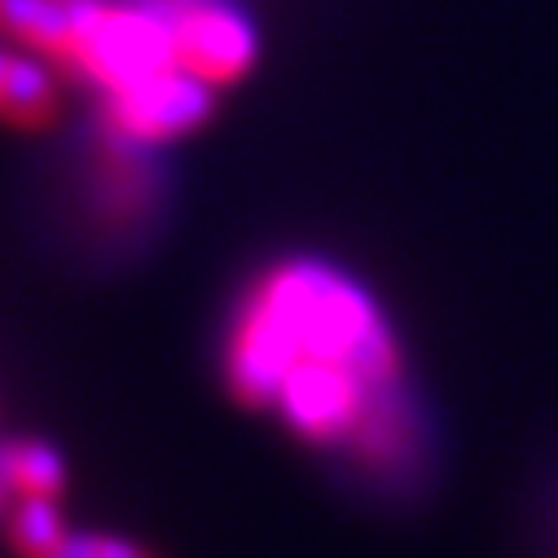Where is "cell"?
<instances>
[{
  "label": "cell",
  "instance_id": "obj_1",
  "mask_svg": "<svg viewBox=\"0 0 558 558\" xmlns=\"http://www.w3.org/2000/svg\"><path fill=\"white\" fill-rule=\"evenodd\" d=\"M304 356L343 361L374 383H404V356L378 300L326 259H282L255 277L238 304L225 383L233 400L268 409L287 369Z\"/></svg>",
  "mask_w": 558,
  "mask_h": 558
},
{
  "label": "cell",
  "instance_id": "obj_2",
  "mask_svg": "<svg viewBox=\"0 0 558 558\" xmlns=\"http://www.w3.org/2000/svg\"><path fill=\"white\" fill-rule=\"evenodd\" d=\"M66 66H75V75H84L88 84H97L106 93H119L136 80H150V75L177 66L172 19L159 14L155 5H146V0L106 5V14L75 45Z\"/></svg>",
  "mask_w": 558,
  "mask_h": 558
},
{
  "label": "cell",
  "instance_id": "obj_3",
  "mask_svg": "<svg viewBox=\"0 0 558 558\" xmlns=\"http://www.w3.org/2000/svg\"><path fill=\"white\" fill-rule=\"evenodd\" d=\"M216 93L220 88L190 75L185 66H168L150 80L106 93V123L114 136H128V142L142 146L177 142V136L203 128L216 114Z\"/></svg>",
  "mask_w": 558,
  "mask_h": 558
},
{
  "label": "cell",
  "instance_id": "obj_4",
  "mask_svg": "<svg viewBox=\"0 0 558 558\" xmlns=\"http://www.w3.org/2000/svg\"><path fill=\"white\" fill-rule=\"evenodd\" d=\"M177 66L207 80L211 88L242 84L259 62V32L233 0H190L172 23Z\"/></svg>",
  "mask_w": 558,
  "mask_h": 558
},
{
  "label": "cell",
  "instance_id": "obj_5",
  "mask_svg": "<svg viewBox=\"0 0 558 558\" xmlns=\"http://www.w3.org/2000/svg\"><path fill=\"white\" fill-rule=\"evenodd\" d=\"M58 110V88L53 75L23 53H10L5 80H0V114L14 123H45Z\"/></svg>",
  "mask_w": 558,
  "mask_h": 558
},
{
  "label": "cell",
  "instance_id": "obj_6",
  "mask_svg": "<svg viewBox=\"0 0 558 558\" xmlns=\"http://www.w3.org/2000/svg\"><path fill=\"white\" fill-rule=\"evenodd\" d=\"M10 532H14V545H19L27 558H49L53 545L66 536L53 497H36V493H27V501L14 510V527H10Z\"/></svg>",
  "mask_w": 558,
  "mask_h": 558
},
{
  "label": "cell",
  "instance_id": "obj_7",
  "mask_svg": "<svg viewBox=\"0 0 558 558\" xmlns=\"http://www.w3.org/2000/svg\"><path fill=\"white\" fill-rule=\"evenodd\" d=\"M66 480L62 458L49 445H19V488L36 497H53Z\"/></svg>",
  "mask_w": 558,
  "mask_h": 558
},
{
  "label": "cell",
  "instance_id": "obj_8",
  "mask_svg": "<svg viewBox=\"0 0 558 558\" xmlns=\"http://www.w3.org/2000/svg\"><path fill=\"white\" fill-rule=\"evenodd\" d=\"M49 558H97V536H62Z\"/></svg>",
  "mask_w": 558,
  "mask_h": 558
},
{
  "label": "cell",
  "instance_id": "obj_9",
  "mask_svg": "<svg viewBox=\"0 0 558 558\" xmlns=\"http://www.w3.org/2000/svg\"><path fill=\"white\" fill-rule=\"evenodd\" d=\"M97 558H150L142 545L132 541H114V536H97Z\"/></svg>",
  "mask_w": 558,
  "mask_h": 558
},
{
  "label": "cell",
  "instance_id": "obj_10",
  "mask_svg": "<svg viewBox=\"0 0 558 558\" xmlns=\"http://www.w3.org/2000/svg\"><path fill=\"white\" fill-rule=\"evenodd\" d=\"M0 501H5V493H0Z\"/></svg>",
  "mask_w": 558,
  "mask_h": 558
}]
</instances>
